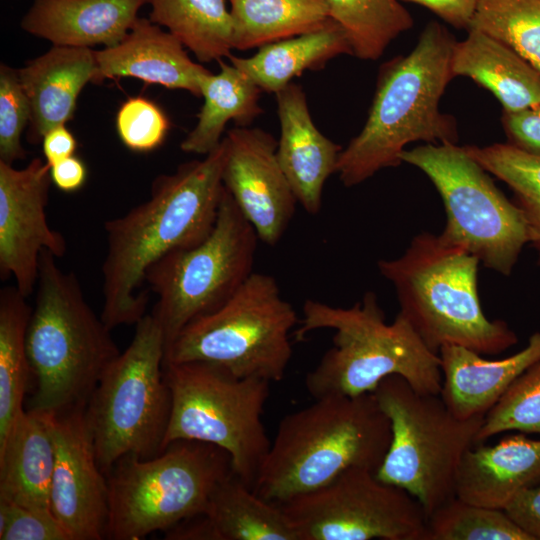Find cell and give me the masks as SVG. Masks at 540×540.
<instances>
[{
    "instance_id": "35",
    "label": "cell",
    "mask_w": 540,
    "mask_h": 540,
    "mask_svg": "<svg viewBox=\"0 0 540 540\" xmlns=\"http://www.w3.org/2000/svg\"><path fill=\"white\" fill-rule=\"evenodd\" d=\"M470 28L505 43L540 72V0H477Z\"/></svg>"
},
{
    "instance_id": "18",
    "label": "cell",
    "mask_w": 540,
    "mask_h": 540,
    "mask_svg": "<svg viewBox=\"0 0 540 540\" xmlns=\"http://www.w3.org/2000/svg\"><path fill=\"white\" fill-rule=\"evenodd\" d=\"M281 134L278 162L304 210L319 213L327 179L336 173L342 148L315 126L301 86L290 83L276 94Z\"/></svg>"
},
{
    "instance_id": "30",
    "label": "cell",
    "mask_w": 540,
    "mask_h": 540,
    "mask_svg": "<svg viewBox=\"0 0 540 540\" xmlns=\"http://www.w3.org/2000/svg\"><path fill=\"white\" fill-rule=\"evenodd\" d=\"M150 20L168 29L201 62L228 58L234 29L225 0H147Z\"/></svg>"
},
{
    "instance_id": "31",
    "label": "cell",
    "mask_w": 540,
    "mask_h": 540,
    "mask_svg": "<svg viewBox=\"0 0 540 540\" xmlns=\"http://www.w3.org/2000/svg\"><path fill=\"white\" fill-rule=\"evenodd\" d=\"M32 306L18 288L0 290V440L25 409L24 397L31 380L27 353V328Z\"/></svg>"
},
{
    "instance_id": "2",
    "label": "cell",
    "mask_w": 540,
    "mask_h": 540,
    "mask_svg": "<svg viewBox=\"0 0 540 540\" xmlns=\"http://www.w3.org/2000/svg\"><path fill=\"white\" fill-rule=\"evenodd\" d=\"M455 42L443 25L430 21L410 53L380 67L367 120L339 155L336 173L344 186L358 185L384 168L400 165L402 152L412 142H457L455 118L439 107L454 78Z\"/></svg>"
},
{
    "instance_id": "22",
    "label": "cell",
    "mask_w": 540,
    "mask_h": 540,
    "mask_svg": "<svg viewBox=\"0 0 540 540\" xmlns=\"http://www.w3.org/2000/svg\"><path fill=\"white\" fill-rule=\"evenodd\" d=\"M540 483V440L506 436L493 446L474 445L459 464L454 493L466 502L502 509Z\"/></svg>"
},
{
    "instance_id": "32",
    "label": "cell",
    "mask_w": 540,
    "mask_h": 540,
    "mask_svg": "<svg viewBox=\"0 0 540 540\" xmlns=\"http://www.w3.org/2000/svg\"><path fill=\"white\" fill-rule=\"evenodd\" d=\"M331 19L345 31L353 55L379 59L388 45L413 26L399 0H325Z\"/></svg>"
},
{
    "instance_id": "8",
    "label": "cell",
    "mask_w": 540,
    "mask_h": 540,
    "mask_svg": "<svg viewBox=\"0 0 540 540\" xmlns=\"http://www.w3.org/2000/svg\"><path fill=\"white\" fill-rule=\"evenodd\" d=\"M166 343L152 314L136 323L129 346L102 374L85 408L97 462L107 474L127 454L152 458L164 449L171 390L164 374Z\"/></svg>"
},
{
    "instance_id": "39",
    "label": "cell",
    "mask_w": 540,
    "mask_h": 540,
    "mask_svg": "<svg viewBox=\"0 0 540 540\" xmlns=\"http://www.w3.org/2000/svg\"><path fill=\"white\" fill-rule=\"evenodd\" d=\"M0 540H70L49 512L0 499Z\"/></svg>"
},
{
    "instance_id": "42",
    "label": "cell",
    "mask_w": 540,
    "mask_h": 540,
    "mask_svg": "<svg viewBox=\"0 0 540 540\" xmlns=\"http://www.w3.org/2000/svg\"><path fill=\"white\" fill-rule=\"evenodd\" d=\"M426 7L440 19L457 29L470 28L477 0H399Z\"/></svg>"
},
{
    "instance_id": "40",
    "label": "cell",
    "mask_w": 540,
    "mask_h": 540,
    "mask_svg": "<svg viewBox=\"0 0 540 540\" xmlns=\"http://www.w3.org/2000/svg\"><path fill=\"white\" fill-rule=\"evenodd\" d=\"M502 125L509 144L540 156V103L516 112L503 111Z\"/></svg>"
},
{
    "instance_id": "43",
    "label": "cell",
    "mask_w": 540,
    "mask_h": 540,
    "mask_svg": "<svg viewBox=\"0 0 540 540\" xmlns=\"http://www.w3.org/2000/svg\"><path fill=\"white\" fill-rule=\"evenodd\" d=\"M45 161L51 166L74 155L77 142L65 125L50 129L42 139Z\"/></svg>"
},
{
    "instance_id": "4",
    "label": "cell",
    "mask_w": 540,
    "mask_h": 540,
    "mask_svg": "<svg viewBox=\"0 0 540 540\" xmlns=\"http://www.w3.org/2000/svg\"><path fill=\"white\" fill-rule=\"evenodd\" d=\"M299 323L294 331L297 341L317 329L335 330L333 346L305 378L306 389L314 399L372 393L391 375L401 376L420 393L440 395L438 353L400 313L388 324L374 292H366L349 308L308 299Z\"/></svg>"
},
{
    "instance_id": "37",
    "label": "cell",
    "mask_w": 540,
    "mask_h": 540,
    "mask_svg": "<svg viewBox=\"0 0 540 540\" xmlns=\"http://www.w3.org/2000/svg\"><path fill=\"white\" fill-rule=\"evenodd\" d=\"M30 106L18 69L0 66V161L13 165L26 157L21 135L29 124Z\"/></svg>"
},
{
    "instance_id": "15",
    "label": "cell",
    "mask_w": 540,
    "mask_h": 540,
    "mask_svg": "<svg viewBox=\"0 0 540 540\" xmlns=\"http://www.w3.org/2000/svg\"><path fill=\"white\" fill-rule=\"evenodd\" d=\"M50 165L33 158L21 169L0 161V277H12L25 297L35 292L43 250L57 258L67 249L47 221Z\"/></svg>"
},
{
    "instance_id": "20",
    "label": "cell",
    "mask_w": 540,
    "mask_h": 540,
    "mask_svg": "<svg viewBox=\"0 0 540 540\" xmlns=\"http://www.w3.org/2000/svg\"><path fill=\"white\" fill-rule=\"evenodd\" d=\"M441 362L440 396L447 408L460 419L485 416L511 384L532 364L540 360V331L527 345L503 359L490 360L458 345H444Z\"/></svg>"
},
{
    "instance_id": "36",
    "label": "cell",
    "mask_w": 540,
    "mask_h": 540,
    "mask_svg": "<svg viewBox=\"0 0 540 540\" xmlns=\"http://www.w3.org/2000/svg\"><path fill=\"white\" fill-rule=\"evenodd\" d=\"M507 431L540 434V360L528 367L486 413L476 444Z\"/></svg>"
},
{
    "instance_id": "14",
    "label": "cell",
    "mask_w": 540,
    "mask_h": 540,
    "mask_svg": "<svg viewBox=\"0 0 540 540\" xmlns=\"http://www.w3.org/2000/svg\"><path fill=\"white\" fill-rule=\"evenodd\" d=\"M299 540H424L427 515L404 489L351 468L279 504Z\"/></svg>"
},
{
    "instance_id": "11",
    "label": "cell",
    "mask_w": 540,
    "mask_h": 540,
    "mask_svg": "<svg viewBox=\"0 0 540 540\" xmlns=\"http://www.w3.org/2000/svg\"><path fill=\"white\" fill-rule=\"evenodd\" d=\"M164 374L172 397L164 449L176 440L218 446L230 455L233 473L253 489L271 446L262 422L270 381L197 361L164 363Z\"/></svg>"
},
{
    "instance_id": "25",
    "label": "cell",
    "mask_w": 540,
    "mask_h": 540,
    "mask_svg": "<svg viewBox=\"0 0 540 540\" xmlns=\"http://www.w3.org/2000/svg\"><path fill=\"white\" fill-rule=\"evenodd\" d=\"M454 77L471 78L488 89L503 111L516 112L540 103V72L500 40L470 28L456 41L452 54Z\"/></svg>"
},
{
    "instance_id": "33",
    "label": "cell",
    "mask_w": 540,
    "mask_h": 540,
    "mask_svg": "<svg viewBox=\"0 0 540 540\" xmlns=\"http://www.w3.org/2000/svg\"><path fill=\"white\" fill-rule=\"evenodd\" d=\"M489 174L513 192L526 221L529 243L540 266V156L526 153L509 143L463 146Z\"/></svg>"
},
{
    "instance_id": "17",
    "label": "cell",
    "mask_w": 540,
    "mask_h": 540,
    "mask_svg": "<svg viewBox=\"0 0 540 540\" xmlns=\"http://www.w3.org/2000/svg\"><path fill=\"white\" fill-rule=\"evenodd\" d=\"M224 187L259 240L276 245L290 224L297 199L278 162V142L259 128L237 126L226 135Z\"/></svg>"
},
{
    "instance_id": "29",
    "label": "cell",
    "mask_w": 540,
    "mask_h": 540,
    "mask_svg": "<svg viewBox=\"0 0 540 540\" xmlns=\"http://www.w3.org/2000/svg\"><path fill=\"white\" fill-rule=\"evenodd\" d=\"M234 49L248 50L325 26V0H230Z\"/></svg>"
},
{
    "instance_id": "24",
    "label": "cell",
    "mask_w": 540,
    "mask_h": 540,
    "mask_svg": "<svg viewBox=\"0 0 540 540\" xmlns=\"http://www.w3.org/2000/svg\"><path fill=\"white\" fill-rule=\"evenodd\" d=\"M54 465L49 414L25 408L0 440V499L52 513Z\"/></svg>"
},
{
    "instance_id": "9",
    "label": "cell",
    "mask_w": 540,
    "mask_h": 540,
    "mask_svg": "<svg viewBox=\"0 0 540 540\" xmlns=\"http://www.w3.org/2000/svg\"><path fill=\"white\" fill-rule=\"evenodd\" d=\"M372 393L391 427L390 445L376 476L411 494L428 518L455 496L459 464L476 445L484 417L460 419L439 394L420 393L399 375L384 378Z\"/></svg>"
},
{
    "instance_id": "3",
    "label": "cell",
    "mask_w": 540,
    "mask_h": 540,
    "mask_svg": "<svg viewBox=\"0 0 540 540\" xmlns=\"http://www.w3.org/2000/svg\"><path fill=\"white\" fill-rule=\"evenodd\" d=\"M390 441V421L373 393L315 399L282 418L253 490L281 504L348 469L377 472Z\"/></svg>"
},
{
    "instance_id": "19",
    "label": "cell",
    "mask_w": 540,
    "mask_h": 540,
    "mask_svg": "<svg viewBox=\"0 0 540 540\" xmlns=\"http://www.w3.org/2000/svg\"><path fill=\"white\" fill-rule=\"evenodd\" d=\"M93 83L108 78L132 77L148 84L182 89L200 97V78L208 72L193 62L182 43L150 19L137 18L115 46L95 51Z\"/></svg>"
},
{
    "instance_id": "34",
    "label": "cell",
    "mask_w": 540,
    "mask_h": 540,
    "mask_svg": "<svg viewBox=\"0 0 540 540\" xmlns=\"http://www.w3.org/2000/svg\"><path fill=\"white\" fill-rule=\"evenodd\" d=\"M424 540H532L505 510L454 496L427 518Z\"/></svg>"
},
{
    "instance_id": "23",
    "label": "cell",
    "mask_w": 540,
    "mask_h": 540,
    "mask_svg": "<svg viewBox=\"0 0 540 540\" xmlns=\"http://www.w3.org/2000/svg\"><path fill=\"white\" fill-rule=\"evenodd\" d=\"M147 0H34L21 28L53 45H117Z\"/></svg>"
},
{
    "instance_id": "41",
    "label": "cell",
    "mask_w": 540,
    "mask_h": 540,
    "mask_svg": "<svg viewBox=\"0 0 540 540\" xmlns=\"http://www.w3.org/2000/svg\"><path fill=\"white\" fill-rule=\"evenodd\" d=\"M505 511L532 540H540V483L521 491Z\"/></svg>"
},
{
    "instance_id": "44",
    "label": "cell",
    "mask_w": 540,
    "mask_h": 540,
    "mask_svg": "<svg viewBox=\"0 0 540 540\" xmlns=\"http://www.w3.org/2000/svg\"><path fill=\"white\" fill-rule=\"evenodd\" d=\"M50 175L58 189L74 192L84 185L87 171L84 163L73 155L51 166Z\"/></svg>"
},
{
    "instance_id": "7",
    "label": "cell",
    "mask_w": 540,
    "mask_h": 540,
    "mask_svg": "<svg viewBox=\"0 0 540 540\" xmlns=\"http://www.w3.org/2000/svg\"><path fill=\"white\" fill-rule=\"evenodd\" d=\"M230 455L196 440H176L152 458L127 454L107 472L106 538L139 540L204 514L231 473Z\"/></svg>"
},
{
    "instance_id": "26",
    "label": "cell",
    "mask_w": 540,
    "mask_h": 540,
    "mask_svg": "<svg viewBox=\"0 0 540 540\" xmlns=\"http://www.w3.org/2000/svg\"><path fill=\"white\" fill-rule=\"evenodd\" d=\"M353 55L343 28L333 19L320 29L276 41L259 48L251 57L228 59L263 92L277 93L294 77L307 70H319L331 59Z\"/></svg>"
},
{
    "instance_id": "27",
    "label": "cell",
    "mask_w": 540,
    "mask_h": 540,
    "mask_svg": "<svg viewBox=\"0 0 540 540\" xmlns=\"http://www.w3.org/2000/svg\"><path fill=\"white\" fill-rule=\"evenodd\" d=\"M220 71H208L199 81L204 99L195 127L181 142L187 153L207 155L222 141L228 121L248 126L262 112L258 104L261 89L242 71L223 59L218 61Z\"/></svg>"
},
{
    "instance_id": "12",
    "label": "cell",
    "mask_w": 540,
    "mask_h": 540,
    "mask_svg": "<svg viewBox=\"0 0 540 540\" xmlns=\"http://www.w3.org/2000/svg\"><path fill=\"white\" fill-rule=\"evenodd\" d=\"M401 160L420 169L439 193L446 214L442 239L509 276L529 243L527 225L521 209L489 172L456 143L406 149Z\"/></svg>"
},
{
    "instance_id": "16",
    "label": "cell",
    "mask_w": 540,
    "mask_h": 540,
    "mask_svg": "<svg viewBox=\"0 0 540 540\" xmlns=\"http://www.w3.org/2000/svg\"><path fill=\"white\" fill-rule=\"evenodd\" d=\"M85 408L49 414L55 447L50 504L70 540H101L106 538L108 482L97 462Z\"/></svg>"
},
{
    "instance_id": "6",
    "label": "cell",
    "mask_w": 540,
    "mask_h": 540,
    "mask_svg": "<svg viewBox=\"0 0 540 540\" xmlns=\"http://www.w3.org/2000/svg\"><path fill=\"white\" fill-rule=\"evenodd\" d=\"M480 261L440 235L422 232L396 259H381V275L395 289L400 311L435 353L458 345L482 355L499 354L518 341L501 320L483 312L478 293Z\"/></svg>"
},
{
    "instance_id": "10",
    "label": "cell",
    "mask_w": 540,
    "mask_h": 540,
    "mask_svg": "<svg viewBox=\"0 0 540 540\" xmlns=\"http://www.w3.org/2000/svg\"><path fill=\"white\" fill-rule=\"evenodd\" d=\"M297 323L276 279L253 272L223 306L179 333L164 363L205 362L239 378L277 382L291 360L290 333Z\"/></svg>"
},
{
    "instance_id": "38",
    "label": "cell",
    "mask_w": 540,
    "mask_h": 540,
    "mask_svg": "<svg viewBox=\"0 0 540 540\" xmlns=\"http://www.w3.org/2000/svg\"><path fill=\"white\" fill-rule=\"evenodd\" d=\"M168 128V119L160 107L143 97L128 99L116 115L118 135L133 151L157 148L165 139Z\"/></svg>"
},
{
    "instance_id": "1",
    "label": "cell",
    "mask_w": 540,
    "mask_h": 540,
    "mask_svg": "<svg viewBox=\"0 0 540 540\" xmlns=\"http://www.w3.org/2000/svg\"><path fill=\"white\" fill-rule=\"evenodd\" d=\"M227 154L225 137L204 159L159 175L148 200L105 222L101 318L109 329L136 324L146 315L149 296L142 286L155 262L200 244L211 233L224 189Z\"/></svg>"
},
{
    "instance_id": "5",
    "label": "cell",
    "mask_w": 540,
    "mask_h": 540,
    "mask_svg": "<svg viewBox=\"0 0 540 540\" xmlns=\"http://www.w3.org/2000/svg\"><path fill=\"white\" fill-rule=\"evenodd\" d=\"M43 250L35 304L27 328L34 382L27 409L48 414L85 407L102 374L120 354L102 318L88 304L77 276Z\"/></svg>"
},
{
    "instance_id": "21",
    "label": "cell",
    "mask_w": 540,
    "mask_h": 540,
    "mask_svg": "<svg viewBox=\"0 0 540 540\" xmlns=\"http://www.w3.org/2000/svg\"><path fill=\"white\" fill-rule=\"evenodd\" d=\"M95 51L53 45L18 69L30 106L28 141L42 142L52 128L65 125L74 115L77 99L96 76Z\"/></svg>"
},
{
    "instance_id": "13",
    "label": "cell",
    "mask_w": 540,
    "mask_h": 540,
    "mask_svg": "<svg viewBox=\"0 0 540 540\" xmlns=\"http://www.w3.org/2000/svg\"><path fill=\"white\" fill-rule=\"evenodd\" d=\"M258 240L224 187L208 237L168 253L147 270L145 282L158 296L151 314L160 324L166 348L188 324L218 310L237 292L253 273Z\"/></svg>"
},
{
    "instance_id": "28",
    "label": "cell",
    "mask_w": 540,
    "mask_h": 540,
    "mask_svg": "<svg viewBox=\"0 0 540 540\" xmlns=\"http://www.w3.org/2000/svg\"><path fill=\"white\" fill-rule=\"evenodd\" d=\"M203 515L211 540H299L282 507L233 472L216 487Z\"/></svg>"
}]
</instances>
